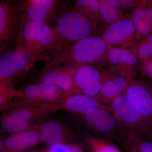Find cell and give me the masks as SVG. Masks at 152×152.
<instances>
[{
	"instance_id": "ffe728a7",
	"label": "cell",
	"mask_w": 152,
	"mask_h": 152,
	"mask_svg": "<svg viewBox=\"0 0 152 152\" xmlns=\"http://www.w3.org/2000/svg\"><path fill=\"white\" fill-rule=\"evenodd\" d=\"M131 18L134 24L136 34L144 39L152 34V24L147 20L145 14L143 1L134 9Z\"/></svg>"
},
{
	"instance_id": "f1b7e54d",
	"label": "cell",
	"mask_w": 152,
	"mask_h": 152,
	"mask_svg": "<svg viewBox=\"0 0 152 152\" xmlns=\"http://www.w3.org/2000/svg\"><path fill=\"white\" fill-rule=\"evenodd\" d=\"M118 7L121 10H128L137 7V1L134 0H117Z\"/></svg>"
},
{
	"instance_id": "83f0119b",
	"label": "cell",
	"mask_w": 152,
	"mask_h": 152,
	"mask_svg": "<svg viewBox=\"0 0 152 152\" xmlns=\"http://www.w3.org/2000/svg\"><path fill=\"white\" fill-rule=\"evenodd\" d=\"M141 70L143 75L152 80V60L140 61Z\"/></svg>"
},
{
	"instance_id": "7402d4cb",
	"label": "cell",
	"mask_w": 152,
	"mask_h": 152,
	"mask_svg": "<svg viewBox=\"0 0 152 152\" xmlns=\"http://www.w3.org/2000/svg\"><path fill=\"white\" fill-rule=\"evenodd\" d=\"M73 7L98 26L102 23L98 0H77Z\"/></svg>"
},
{
	"instance_id": "4316f807",
	"label": "cell",
	"mask_w": 152,
	"mask_h": 152,
	"mask_svg": "<svg viewBox=\"0 0 152 152\" xmlns=\"http://www.w3.org/2000/svg\"><path fill=\"white\" fill-rule=\"evenodd\" d=\"M136 53L140 61L152 60V34L139 44Z\"/></svg>"
},
{
	"instance_id": "4dcf8cb0",
	"label": "cell",
	"mask_w": 152,
	"mask_h": 152,
	"mask_svg": "<svg viewBox=\"0 0 152 152\" xmlns=\"http://www.w3.org/2000/svg\"><path fill=\"white\" fill-rule=\"evenodd\" d=\"M144 81L146 83L148 86V87L150 89V91H151L152 94V80H148V79H143Z\"/></svg>"
},
{
	"instance_id": "ac0fdd59",
	"label": "cell",
	"mask_w": 152,
	"mask_h": 152,
	"mask_svg": "<svg viewBox=\"0 0 152 152\" xmlns=\"http://www.w3.org/2000/svg\"><path fill=\"white\" fill-rule=\"evenodd\" d=\"M59 110L72 114L85 113L95 109L111 110L110 107L102 103L96 98L82 94L69 95L59 103Z\"/></svg>"
},
{
	"instance_id": "7c38bea8",
	"label": "cell",
	"mask_w": 152,
	"mask_h": 152,
	"mask_svg": "<svg viewBox=\"0 0 152 152\" xmlns=\"http://www.w3.org/2000/svg\"><path fill=\"white\" fill-rule=\"evenodd\" d=\"M13 1L0 2V46L3 50L12 46L16 42L20 15Z\"/></svg>"
},
{
	"instance_id": "ba28073f",
	"label": "cell",
	"mask_w": 152,
	"mask_h": 152,
	"mask_svg": "<svg viewBox=\"0 0 152 152\" xmlns=\"http://www.w3.org/2000/svg\"><path fill=\"white\" fill-rule=\"evenodd\" d=\"M50 61L49 58L38 56L16 48L2 53L0 56V82L15 84L36 63L42 61L48 62Z\"/></svg>"
},
{
	"instance_id": "d6a6232c",
	"label": "cell",
	"mask_w": 152,
	"mask_h": 152,
	"mask_svg": "<svg viewBox=\"0 0 152 152\" xmlns=\"http://www.w3.org/2000/svg\"></svg>"
},
{
	"instance_id": "3957f363",
	"label": "cell",
	"mask_w": 152,
	"mask_h": 152,
	"mask_svg": "<svg viewBox=\"0 0 152 152\" xmlns=\"http://www.w3.org/2000/svg\"><path fill=\"white\" fill-rule=\"evenodd\" d=\"M53 44L51 26L34 21L20 15L16 48L51 60L48 53H52Z\"/></svg>"
},
{
	"instance_id": "277c9868",
	"label": "cell",
	"mask_w": 152,
	"mask_h": 152,
	"mask_svg": "<svg viewBox=\"0 0 152 152\" xmlns=\"http://www.w3.org/2000/svg\"><path fill=\"white\" fill-rule=\"evenodd\" d=\"M78 130L98 138L118 144L122 132L111 110L98 108L82 114H73Z\"/></svg>"
},
{
	"instance_id": "8fae6325",
	"label": "cell",
	"mask_w": 152,
	"mask_h": 152,
	"mask_svg": "<svg viewBox=\"0 0 152 152\" xmlns=\"http://www.w3.org/2000/svg\"><path fill=\"white\" fill-rule=\"evenodd\" d=\"M41 143L45 148L59 145L81 142V136L73 127L58 119L44 121L40 128Z\"/></svg>"
},
{
	"instance_id": "e0dca14e",
	"label": "cell",
	"mask_w": 152,
	"mask_h": 152,
	"mask_svg": "<svg viewBox=\"0 0 152 152\" xmlns=\"http://www.w3.org/2000/svg\"><path fill=\"white\" fill-rule=\"evenodd\" d=\"M134 24L131 18H123L107 26L102 38L110 47L126 45L130 43L136 36Z\"/></svg>"
},
{
	"instance_id": "9a60e30c",
	"label": "cell",
	"mask_w": 152,
	"mask_h": 152,
	"mask_svg": "<svg viewBox=\"0 0 152 152\" xmlns=\"http://www.w3.org/2000/svg\"><path fill=\"white\" fill-rule=\"evenodd\" d=\"M137 56V53L126 48L110 46L107 60L117 75L131 81L134 79L139 71Z\"/></svg>"
},
{
	"instance_id": "f546056e",
	"label": "cell",
	"mask_w": 152,
	"mask_h": 152,
	"mask_svg": "<svg viewBox=\"0 0 152 152\" xmlns=\"http://www.w3.org/2000/svg\"><path fill=\"white\" fill-rule=\"evenodd\" d=\"M143 4L146 17L152 24V1H143Z\"/></svg>"
},
{
	"instance_id": "6da1fadb",
	"label": "cell",
	"mask_w": 152,
	"mask_h": 152,
	"mask_svg": "<svg viewBox=\"0 0 152 152\" xmlns=\"http://www.w3.org/2000/svg\"><path fill=\"white\" fill-rule=\"evenodd\" d=\"M97 27L73 7L62 9L52 27L54 37L52 54L85 38L96 36Z\"/></svg>"
},
{
	"instance_id": "8992f818",
	"label": "cell",
	"mask_w": 152,
	"mask_h": 152,
	"mask_svg": "<svg viewBox=\"0 0 152 152\" xmlns=\"http://www.w3.org/2000/svg\"><path fill=\"white\" fill-rule=\"evenodd\" d=\"M58 111L59 103L6 110L1 112V130L10 134L26 130L44 122L50 114Z\"/></svg>"
},
{
	"instance_id": "30bf717a",
	"label": "cell",
	"mask_w": 152,
	"mask_h": 152,
	"mask_svg": "<svg viewBox=\"0 0 152 152\" xmlns=\"http://www.w3.org/2000/svg\"><path fill=\"white\" fill-rule=\"evenodd\" d=\"M21 15L34 21L53 25L62 8L59 0H20L14 1Z\"/></svg>"
},
{
	"instance_id": "2e32d148",
	"label": "cell",
	"mask_w": 152,
	"mask_h": 152,
	"mask_svg": "<svg viewBox=\"0 0 152 152\" xmlns=\"http://www.w3.org/2000/svg\"><path fill=\"white\" fill-rule=\"evenodd\" d=\"M124 94L141 113L152 128V94L143 79L132 80Z\"/></svg>"
},
{
	"instance_id": "4fadbf2b",
	"label": "cell",
	"mask_w": 152,
	"mask_h": 152,
	"mask_svg": "<svg viewBox=\"0 0 152 152\" xmlns=\"http://www.w3.org/2000/svg\"><path fill=\"white\" fill-rule=\"evenodd\" d=\"M43 123L26 130L1 138L0 152H26L41 143L40 128Z\"/></svg>"
},
{
	"instance_id": "52a82bcc",
	"label": "cell",
	"mask_w": 152,
	"mask_h": 152,
	"mask_svg": "<svg viewBox=\"0 0 152 152\" xmlns=\"http://www.w3.org/2000/svg\"><path fill=\"white\" fill-rule=\"evenodd\" d=\"M69 95L53 85L35 83L18 90L17 97L7 110L59 103Z\"/></svg>"
},
{
	"instance_id": "7a4b0ae2",
	"label": "cell",
	"mask_w": 152,
	"mask_h": 152,
	"mask_svg": "<svg viewBox=\"0 0 152 152\" xmlns=\"http://www.w3.org/2000/svg\"><path fill=\"white\" fill-rule=\"evenodd\" d=\"M110 46L103 39L92 36L83 39L53 55L44 67L61 64L97 65L107 59Z\"/></svg>"
},
{
	"instance_id": "44dd1931",
	"label": "cell",
	"mask_w": 152,
	"mask_h": 152,
	"mask_svg": "<svg viewBox=\"0 0 152 152\" xmlns=\"http://www.w3.org/2000/svg\"><path fill=\"white\" fill-rule=\"evenodd\" d=\"M83 142L86 144L90 152H123L115 143L98 138L79 131Z\"/></svg>"
},
{
	"instance_id": "5b68a950",
	"label": "cell",
	"mask_w": 152,
	"mask_h": 152,
	"mask_svg": "<svg viewBox=\"0 0 152 152\" xmlns=\"http://www.w3.org/2000/svg\"><path fill=\"white\" fill-rule=\"evenodd\" d=\"M108 106L116 118L122 136L152 140L151 127L126 95H120Z\"/></svg>"
},
{
	"instance_id": "d4e9b609",
	"label": "cell",
	"mask_w": 152,
	"mask_h": 152,
	"mask_svg": "<svg viewBox=\"0 0 152 152\" xmlns=\"http://www.w3.org/2000/svg\"><path fill=\"white\" fill-rule=\"evenodd\" d=\"M18 90L15 84L7 82H0V111L6 110L17 97Z\"/></svg>"
},
{
	"instance_id": "9c48e42d",
	"label": "cell",
	"mask_w": 152,
	"mask_h": 152,
	"mask_svg": "<svg viewBox=\"0 0 152 152\" xmlns=\"http://www.w3.org/2000/svg\"><path fill=\"white\" fill-rule=\"evenodd\" d=\"M67 66L74 69V88L72 94H82L96 98L103 85L116 75L88 65Z\"/></svg>"
},
{
	"instance_id": "1f68e13d",
	"label": "cell",
	"mask_w": 152,
	"mask_h": 152,
	"mask_svg": "<svg viewBox=\"0 0 152 152\" xmlns=\"http://www.w3.org/2000/svg\"><path fill=\"white\" fill-rule=\"evenodd\" d=\"M28 152H34V150H31V151H29Z\"/></svg>"
},
{
	"instance_id": "484cf974",
	"label": "cell",
	"mask_w": 152,
	"mask_h": 152,
	"mask_svg": "<svg viewBox=\"0 0 152 152\" xmlns=\"http://www.w3.org/2000/svg\"><path fill=\"white\" fill-rule=\"evenodd\" d=\"M34 152H90L83 142L76 143L56 145L41 149H33Z\"/></svg>"
},
{
	"instance_id": "603a6c76",
	"label": "cell",
	"mask_w": 152,
	"mask_h": 152,
	"mask_svg": "<svg viewBox=\"0 0 152 152\" xmlns=\"http://www.w3.org/2000/svg\"><path fill=\"white\" fill-rule=\"evenodd\" d=\"M123 152H152V140L122 136L117 144Z\"/></svg>"
},
{
	"instance_id": "d6986e66",
	"label": "cell",
	"mask_w": 152,
	"mask_h": 152,
	"mask_svg": "<svg viewBox=\"0 0 152 152\" xmlns=\"http://www.w3.org/2000/svg\"><path fill=\"white\" fill-rule=\"evenodd\" d=\"M130 81L123 76L115 75L103 85L96 98L108 106L116 98L124 94Z\"/></svg>"
},
{
	"instance_id": "5bb4252c",
	"label": "cell",
	"mask_w": 152,
	"mask_h": 152,
	"mask_svg": "<svg viewBox=\"0 0 152 152\" xmlns=\"http://www.w3.org/2000/svg\"><path fill=\"white\" fill-rule=\"evenodd\" d=\"M36 83L54 86L72 94L74 88V69L69 66L44 67L35 72Z\"/></svg>"
},
{
	"instance_id": "cb8c5ba5",
	"label": "cell",
	"mask_w": 152,
	"mask_h": 152,
	"mask_svg": "<svg viewBox=\"0 0 152 152\" xmlns=\"http://www.w3.org/2000/svg\"><path fill=\"white\" fill-rule=\"evenodd\" d=\"M99 3L102 23L109 26L123 18L117 0H100Z\"/></svg>"
}]
</instances>
